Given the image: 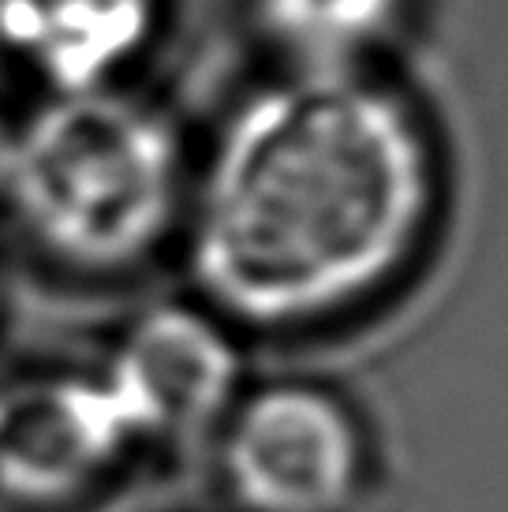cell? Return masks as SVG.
Listing matches in <instances>:
<instances>
[{"label":"cell","mask_w":508,"mask_h":512,"mask_svg":"<svg viewBox=\"0 0 508 512\" xmlns=\"http://www.w3.org/2000/svg\"><path fill=\"white\" fill-rule=\"evenodd\" d=\"M438 210V146L404 90L367 68L284 72L191 172L180 243L198 303L236 333L311 337L393 296Z\"/></svg>","instance_id":"cell-1"},{"label":"cell","mask_w":508,"mask_h":512,"mask_svg":"<svg viewBox=\"0 0 508 512\" xmlns=\"http://www.w3.org/2000/svg\"><path fill=\"white\" fill-rule=\"evenodd\" d=\"M187 191L172 116L124 83L42 94L15 120L0 214L60 270L124 277L180 236Z\"/></svg>","instance_id":"cell-2"},{"label":"cell","mask_w":508,"mask_h":512,"mask_svg":"<svg viewBox=\"0 0 508 512\" xmlns=\"http://www.w3.org/2000/svg\"><path fill=\"white\" fill-rule=\"evenodd\" d=\"M213 449L236 512H355L374 479L367 419L318 378L247 385Z\"/></svg>","instance_id":"cell-3"},{"label":"cell","mask_w":508,"mask_h":512,"mask_svg":"<svg viewBox=\"0 0 508 512\" xmlns=\"http://www.w3.org/2000/svg\"><path fill=\"white\" fill-rule=\"evenodd\" d=\"M135 445L187 449L213 438L247 389L240 333L202 303L142 311L101 370Z\"/></svg>","instance_id":"cell-4"},{"label":"cell","mask_w":508,"mask_h":512,"mask_svg":"<svg viewBox=\"0 0 508 512\" xmlns=\"http://www.w3.org/2000/svg\"><path fill=\"white\" fill-rule=\"evenodd\" d=\"M139 449L109 385L83 374L0 389V498L30 512L68 509Z\"/></svg>","instance_id":"cell-5"},{"label":"cell","mask_w":508,"mask_h":512,"mask_svg":"<svg viewBox=\"0 0 508 512\" xmlns=\"http://www.w3.org/2000/svg\"><path fill=\"white\" fill-rule=\"evenodd\" d=\"M161 0H0V57L42 94L124 86L150 53Z\"/></svg>","instance_id":"cell-6"},{"label":"cell","mask_w":508,"mask_h":512,"mask_svg":"<svg viewBox=\"0 0 508 512\" xmlns=\"http://www.w3.org/2000/svg\"><path fill=\"white\" fill-rule=\"evenodd\" d=\"M411 0H251L288 72H359L404 27Z\"/></svg>","instance_id":"cell-7"},{"label":"cell","mask_w":508,"mask_h":512,"mask_svg":"<svg viewBox=\"0 0 508 512\" xmlns=\"http://www.w3.org/2000/svg\"><path fill=\"white\" fill-rule=\"evenodd\" d=\"M12 135H15V120L0 113V191H4V176H8V157H12Z\"/></svg>","instance_id":"cell-8"}]
</instances>
